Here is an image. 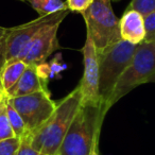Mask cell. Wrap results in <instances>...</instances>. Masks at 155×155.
<instances>
[{"instance_id":"52a82bcc","label":"cell","mask_w":155,"mask_h":155,"mask_svg":"<svg viewBox=\"0 0 155 155\" xmlns=\"http://www.w3.org/2000/svg\"><path fill=\"white\" fill-rule=\"evenodd\" d=\"M9 102L21 116L30 134L39 129L54 113L58 103L51 99L49 91L9 98Z\"/></svg>"},{"instance_id":"ac0fdd59","label":"cell","mask_w":155,"mask_h":155,"mask_svg":"<svg viewBox=\"0 0 155 155\" xmlns=\"http://www.w3.org/2000/svg\"><path fill=\"white\" fill-rule=\"evenodd\" d=\"M143 22L146 30V37L143 41L144 43L155 41V10L143 16Z\"/></svg>"},{"instance_id":"ba28073f","label":"cell","mask_w":155,"mask_h":155,"mask_svg":"<svg viewBox=\"0 0 155 155\" xmlns=\"http://www.w3.org/2000/svg\"><path fill=\"white\" fill-rule=\"evenodd\" d=\"M61 24L47 26L25 48L16 61H22L27 65H43L55 50L60 48L58 31Z\"/></svg>"},{"instance_id":"3957f363","label":"cell","mask_w":155,"mask_h":155,"mask_svg":"<svg viewBox=\"0 0 155 155\" xmlns=\"http://www.w3.org/2000/svg\"><path fill=\"white\" fill-rule=\"evenodd\" d=\"M137 45L119 41L97 51L99 63V95L106 107L110 110V96L121 75L124 73L136 51Z\"/></svg>"},{"instance_id":"5bb4252c","label":"cell","mask_w":155,"mask_h":155,"mask_svg":"<svg viewBox=\"0 0 155 155\" xmlns=\"http://www.w3.org/2000/svg\"><path fill=\"white\" fill-rule=\"evenodd\" d=\"M7 113H8V118H9L10 124L14 132L15 137L21 138L26 137L27 135H29V132L27 130V127L25 124L24 120H22L21 116L17 113V110L12 106V104L9 102V98H8V103H7Z\"/></svg>"},{"instance_id":"603a6c76","label":"cell","mask_w":155,"mask_h":155,"mask_svg":"<svg viewBox=\"0 0 155 155\" xmlns=\"http://www.w3.org/2000/svg\"><path fill=\"white\" fill-rule=\"evenodd\" d=\"M91 155H99V150H98V148H95L93 151H91Z\"/></svg>"},{"instance_id":"7a4b0ae2","label":"cell","mask_w":155,"mask_h":155,"mask_svg":"<svg viewBox=\"0 0 155 155\" xmlns=\"http://www.w3.org/2000/svg\"><path fill=\"white\" fill-rule=\"evenodd\" d=\"M83 101L81 89L78 85L64 97L49 119L34 133L30 134L32 147L41 155H56L66 133Z\"/></svg>"},{"instance_id":"6da1fadb","label":"cell","mask_w":155,"mask_h":155,"mask_svg":"<svg viewBox=\"0 0 155 155\" xmlns=\"http://www.w3.org/2000/svg\"><path fill=\"white\" fill-rule=\"evenodd\" d=\"M108 108L103 101L83 100L56 155H91L98 148Z\"/></svg>"},{"instance_id":"d6986e66","label":"cell","mask_w":155,"mask_h":155,"mask_svg":"<svg viewBox=\"0 0 155 155\" xmlns=\"http://www.w3.org/2000/svg\"><path fill=\"white\" fill-rule=\"evenodd\" d=\"M16 155H41V153L35 150L31 144L30 134L20 139V146Z\"/></svg>"},{"instance_id":"277c9868","label":"cell","mask_w":155,"mask_h":155,"mask_svg":"<svg viewBox=\"0 0 155 155\" xmlns=\"http://www.w3.org/2000/svg\"><path fill=\"white\" fill-rule=\"evenodd\" d=\"M150 82H155V41H143L137 45L129 67L119 79L108 102L110 107L137 86Z\"/></svg>"},{"instance_id":"9c48e42d","label":"cell","mask_w":155,"mask_h":155,"mask_svg":"<svg viewBox=\"0 0 155 155\" xmlns=\"http://www.w3.org/2000/svg\"><path fill=\"white\" fill-rule=\"evenodd\" d=\"M83 53V77L79 87L83 96V100L102 101L99 95V63L98 54L91 38L86 34V41L82 48Z\"/></svg>"},{"instance_id":"cb8c5ba5","label":"cell","mask_w":155,"mask_h":155,"mask_svg":"<svg viewBox=\"0 0 155 155\" xmlns=\"http://www.w3.org/2000/svg\"><path fill=\"white\" fill-rule=\"evenodd\" d=\"M112 1H116V2H117V1H119V0H112Z\"/></svg>"},{"instance_id":"8992f818","label":"cell","mask_w":155,"mask_h":155,"mask_svg":"<svg viewBox=\"0 0 155 155\" xmlns=\"http://www.w3.org/2000/svg\"><path fill=\"white\" fill-rule=\"evenodd\" d=\"M69 10L52 13L46 16H39L36 19L19 26L5 28V47L7 63L14 62L17 60L19 54L25 50V48L33 41L35 36L43 30L45 27L50 25L62 24L63 20L69 14Z\"/></svg>"},{"instance_id":"7c38bea8","label":"cell","mask_w":155,"mask_h":155,"mask_svg":"<svg viewBox=\"0 0 155 155\" xmlns=\"http://www.w3.org/2000/svg\"><path fill=\"white\" fill-rule=\"evenodd\" d=\"M27 66L28 65L22 61H14V62L7 63L3 70L0 73L1 82L5 89V93L18 82L22 73L26 70Z\"/></svg>"},{"instance_id":"4fadbf2b","label":"cell","mask_w":155,"mask_h":155,"mask_svg":"<svg viewBox=\"0 0 155 155\" xmlns=\"http://www.w3.org/2000/svg\"><path fill=\"white\" fill-rule=\"evenodd\" d=\"M39 16H46L52 13L66 10V3L62 0H26Z\"/></svg>"},{"instance_id":"5b68a950","label":"cell","mask_w":155,"mask_h":155,"mask_svg":"<svg viewBox=\"0 0 155 155\" xmlns=\"http://www.w3.org/2000/svg\"><path fill=\"white\" fill-rule=\"evenodd\" d=\"M81 14L86 24V34L97 51L121 41L119 20L112 9V0H94Z\"/></svg>"},{"instance_id":"30bf717a","label":"cell","mask_w":155,"mask_h":155,"mask_svg":"<svg viewBox=\"0 0 155 155\" xmlns=\"http://www.w3.org/2000/svg\"><path fill=\"white\" fill-rule=\"evenodd\" d=\"M41 65H28L18 82L5 93L7 97H21L41 91H47V78L41 72Z\"/></svg>"},{"instance_id":"7402d4cb","label":"cell","mask_w":155,"mask_h":155,"mask_svg":"<svg viewBox=\"0 0 155 155\" xmlns=\"http://www.w3.org/2000/svg\"><path fill=\"white\" fill-rule=\"evenodd\" d=\"M5 96V89L2 85V82H1V78H0V101L3 99Z\"/></svg>"},{"instance_id":"44dd1931","label":"cell","mask_w":155,"mask_h":155,"mask_svg":"<svg viewBox=\"0 0 155 155\" xmlns=\"http://www.w3.org/2000/svg\"><path fill=\"white\" fill-rule=\"evenodd\" d=\"M5 28L0 27V73L3 70L5 66L7 65V58H5Z\"/></svg>"},{"instance_id":"9a60e30c","label":"cell","mask_w":155,"mask_h":155,"mask_svg":"<svg viewBox=\"0 0 155 155\" xmlns=\"http://www.w3.org/2000/svg\"><path fill=\"white\" fill-rule=\"evenodd\" d=\"M7 103L8 97L7 95L3 97V99L0 101V141L8 139V138L15 137L14 132L10 124L9 118L7 113Z\"/></svg>"},{"instance_id":"2e32d148","label":"cell","mask_w":155,"mask_h":155,"mask_svg":"<svg viewBox=\"0 0 155 155\" xmlns=\"http://www.w3.org/2000/svg\"><path fill=\"white\" fill-rule=\"evenodd\" d=\"M127 10H134L146 16L155 10V0H132L127 7Z\"/></svg>"},{"instance_id":"e0dca14e","label":"cell","mask_w":155,"mask_h":155,"mask_svg":"<svg viewBox=\"0 0 155 155\" xmlns=\"http://www.w3.org/2000/svg\"><path fill=\"white\" fill-rule=\"evenodd\" d=\"M20 146V139L17 137L8 138L0 141V155H16Z\"/></svg>"},{"instance_id":"8fae6325","label":"cell","mask_w":155,"mask_h":155,"mask_svg":"<svg viewBox=\"0 0 155 155\" xmlns=\"http://www.w3.org/2000/svg\"><path fill=\"white\" fill-rule=\"evenodd\" d=\"M121 39L134 45L143 43L146 37L143 16L137 11L127 10L119 20Z\"/></svg>"},{"instance_id":"ffe728a7","label":"cell","mask_w":155,"mask_h":155,"mask_svg":"<svg viewBox=\"0 0 155 155\" xmlns=\"http://www.w3.org/2000/svg\"><path fill=\"white\" fill-rule=\"evenodd\" d=\"M93 1L94 0H67L66 7L69 11L83 13V12L86 11L91 7Z\"/></svg>"}]
</instances>
